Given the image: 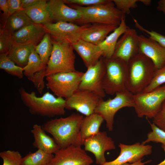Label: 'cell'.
I'll use <instances>...</instances> for the list:
<instances>
[{
  "instance_id": "obj_38",
  "label": "cell",
  "mask_w": 165,
  "mask_h": 165,
  "mask_svg": "<svg viewBox=\"0 0 165 165\" xmlns=\"http://www.w3.org/2000/svg\"><path fill=\"white\" fill-rule=\"evenodd\" d=\"M66 4L88 6L105 3L109 0H63Z\"/></svg>"
},
{
  "instance_id": "obj_47",
  "label": "cell",
  "mask_w": 165,
  "mask_h": 165,
  "mask_svg": "<svg viewBox=\"0 0 165 165\" xmlns=\"http://www.w3.org/2000/svg\"><path fill=\"white\" fill-rule=\"evenodd\" d=\"M47 165H53L52 164H51V163H50Z\"/></svg>"
},
{
  "instance_id": "obj_8",
  "label": "cell",
  "mask_w": 165,
  "mask_h": 165,
  "mask_svg": "<svg viewBox=\"0 0 165 165\" xmlns=\"http://www.w3.org/2000/svg\"><path fill=\"white\" fill-rule=\"evenodd\" d=\"M83 74L76 71L51 75L46 77V85L56 97L66 99L78 89Z\"/></svg>"
},
{
  "instance_id": "obj_28",
  "label": "cell",
  "mask_w": 165,
  "mask_h": 165,
  "mask_svg": "<svg viewBox=\"0 0 165 165\" xmlns=\"http://www.w3.org/2000/svg\"><path fill=\"white\" fill-rule=\"evenodd\" d=\"M53 48L51 38L48 33L45 35L39 43L35 46V50L40 59L41 70L46 69Z\"/></svg>"
},
{
  "instance_id": "obj_32",
  "label": "cell",
  "mask_w": 165,
  "mask_h": 165,
  "mask_svg": "<svg viewBox=\"0 0 165 165\" xmlns=\"http://www.w3.org/2000/svg\"><path fill=\"white\" fill-rule=\"evenodd\" d=\"M12 34L4 25L0 31V53L7 54L13 43Z\"/></svg>"
},
{
  "instance_id": "obj_30",
  "label": "cell",
  "mask_w": 165,
  "mask_h": 165,
  "mask_svg": "<svg viewBox=\"0 0 165 165\" xmlns=\"http://www.w3.org/2000/svg\"><path fill=\"white\" fill-rule=\"evenodd\" d=\"M0 68L19 79H22L24 75L23 68L16 65L8 57L7 54H0Z\"/></svg>"
},
{
  "instance_id": "obj_33",
  "label": "cell",
  "mask_w": 165,
  "mask_h": 165,
  "mask_svg": "<svg viewBox=\"0 0 165 165\" xmlns=\"http://www.w3.org/2000/svg\"><path fill=\"white\" fill-rule=\"evenodd\" d=\"M2 165H21L22 157L18 151L7 150L0 152Z\"/></svg>"
},
{
  "instance_id": "obj_9",
  "label": "cell",
  "mask_w": 165,
  "mask_h": 165,
  "mask_svg": "<svg viewBox=\"0 0 165 165\" xmlns=\"http://www.w3.org/2000/svg\"><path fill=\"white\" fill-rule=\"evenodd\" d=\"M115 97L106 101L103 99L97 107L94 113L100 115L106 122L108 130L113 129L114 118L116 113L124 107H134V94L126 89L117 93Z\"/></svg>"
},
{
  "instance_id": "obj_14",
  "label": "cell",
  "mask_w": 165,
  "mask_h": 165,
  "mask_svg": "<svg viewBox=\"0 0 165 165\" xmlns=\"http://www.w3.org/2000/svg\"><path fill=\"white\" fill-rule=\"evenodd\" d=\"M119 147L120 153L118 157L113 160L106 162L101 165H122L125 163H132L139 160L145 156L151 154L152 147L137 142L131 145L120 143Z\"/></svg>"
},
{
  "instance_id": "obj_26",
  "label": "cell",
  "mask_w": 165,
  "mask_h": 165,
  "mask_svg": "<svg viewBox=\"0 0 165 165\" xmlns=\"http://www.w3.org/2000/svg\"><path fill=\"white\" fill-rule=\"evenodd\" d=\"M35 46L31 44L13 43L7 54L8 57L18 66L24 68Z\"/></svg>"
},
{
  "instance_id": "obj_29",
  "label": "cell",
  "mask_w": 165,
  "mask_h": 165,
  "mask_svg": "<svg viewBox=\"0 0 165 165\" xmlns=\"http://www.w3.org/2000/svg\"><path fill=\"white\" fill-rule=\"evenodd\" d=\"M53 156V154L38 149L22 157L21 165H47L51 163Z\"/></svg>"
},
{
  "instance_id": "obj_39",
  "label": "cell",
  "mask_w": 165,
  "mask_h": 165,
  "mask_svg": "<svg viewBox=\"0 0 165 165\" xmlns=\"http://www.w3.org/2000/svg\"><path fill=\"white\" fill-rule=\"evenodd\" d=\"M153 119V123L159 128L165 131V101L160 111Z\"/></svg>"
},
{
  "instance_id": "obj_4",
  "label": "cell",
  "mask_w": 165,
  "mask_h": 165,
  "mask_svg": "<svg viewBox=\"0 0 165 165\" xmlns=\"http://www.w3.org/2000/svg\"><path fill=\"white\" fill-rule=\"evenodd\" d=\"M71 7L81 12L82 18L77 23L83 25L93 23L119 26L124 14L111 0L105 3L88 6L72 5Z\"/></svg>"
},
{
  "instance_id": "obj_10",
  "label": "cell",
  "mask_w": 165,
  "mask_h": 165,
  "mask_svg": "<svg viewBox=\"0 0 165 165\" xmlns=\"http://www.w3.org/2000/svg\"><path fill=\"white\" fill-rule=\"evenodd\" d=\"M90 25L86 24L79 26L65 22H52L44 25L52 38L66 42L72 45L81 39L83 32Z\"/></svg>"
},
{
  "instance_id": "obj_46",
  "label": "cell",
  "mask_w": 165,
  "mask_h": 165,
  "mask_svg": "<svg viewBox=\"0 0 165 165\" xmlns=\"http://www.w3.org/2000/svg\"><path fill=\"white\" fill-rule=\"evenodd\" d=\"M162 147L164 150V151L165 152V145H162ZM156 165H165V158L164 160L161 162L160 163L157 164Z\"/></svg>"
},
{
  "instance_id": "obj_7",
  "label": "cell",
  "mask_w": 165,
  "mask_h": 165,
  "mask_svg": "<svg viewBox=\"0 0 165 165\" xmlns=\"http://www.w3.org/2000/svg\"><path fill=\"white\" fill-rule=\"evenodd\" d=\"M135 112L139 118H153L165 101V84L147 92L134 94Z\"/></svg>"
},
{
  "instance_id": "obj_41",
  "label": "cell",
  "mask_w": 165,
  "mask_h": 165,
  "mask_svg": "<svg viewBox=\"0 0 165 165\" xmlns=\"http://www.w3.org/2000/svg\"><path fill=\"white\" fill-rule=\"evenodd\" d=\"M0 8L1 10L3 12V16L6 20L9 13L8 0H0Z\"/></svg>"
},
{
  "instance_id": "obj_19",
  "label": "cell",
  "mask_w": 165,
  "mask_h": 165,
  "mask_svg": "<svg viewBox=\"0 0 165 165\" xmlns=\"http://www.w3.org/2000/svg\"><path fill=\"white\" fill-rule=\"evenodd\" d=\"M47 33L44 25L33 23L12 34L13 42L19 44H31L35 46Z\"/></svg>"
},
{
  "instance_id": "obj_5",
  "label": "cell",
  "mask_w": 165,
  "mask_h": 165,
  "mask_svg": "<svg viewBox=\"0 0 165 165\" xmlns=\"http://www.w3.org/2000/svg\"><path fill=\"white\" fill-rule=\"evenodd\" d=\"M53 48L46 68V76L76 71L75 56L72 45L51 38Z\"/></svg>"
},
{
  "instance_id": "obj_31",
  "label": "cell",
  "mask_w": 165,
  "mask_h": 165,
  "mask_svg": "<svg viewBox=\"0 0 165 165\" xmlns=\"http://www.w3.org/2000/svg\"><path fill=\"white\" fill-rule=\"evenodd\" d=\"M24 75L29 80L36 72L41 70L40 59L34 48L29 57L27 65L23 68Z\"/></svg>"
},
{
  "instance_id": "obj_34",
  "label": "cell",
  "mask_w": 165,
  "mask_h": 165,
  "mask_svg": "<svg viewBox=\"0 0 165 165\" xmlns=\"http://www.w3.org/2000/svg\"><path fill=\"white\" fill-rule=\"evenodd\" d=\"M150 124L152 130L147 134V138L142 143L145 145L150 142H153L165 145V131L159 128L153 123H150Z\"/></svg>"
},
{
  "instance_id": "obj_23",
  "label": "cell",
  "mask_w": 165,
  "mask_h": 165,
  "mask_svg": "<svg viewBox=\"0 0 165 165\" xmlns=\"http://www.w3.org/2000/svg\"><path fill=\"white\" fill-rule=\"evenodd\" d=\"M129 28L126 24L124 14L119 25L98 45L102 51L103 57L110 59L112 57L119 38Z\"/></svg>"
},
{
  "instance_id": "obj_15",
  "label": "cell",
  "mask_w": 165,
  "mask_h": 165,
  "mask_svg": "<svg viewBox=\"0 0 165 165\" xmlns=\"http://www.w3.org/2000/svg\"><path fill=\"white\" fill-rule=\"evenodd\" d=\"M84 149L92 153L95 158L97 164L101 165L106 161L105 152L115 149L116 146L112 138L105 131H100L84 142Z\"/></svg>"
},
{
  "instance_id": "obj_44",
  "label": "cell",
  "mask_w": 165,
  "mask_h": 165,
  "mask_svg": "<svg viewBox=\"0 0 165 165\" xmlns=\"http://www.w3.org/2000/svg\"><path fill=\"white\" fill-rule=\"evenodd\" d=\"M141 161L142 160H141L134 163H127L122 165H145L146 164L150 162L151 160H149L144 162H142Z\"/></svg>"
},
{
  "instance_id": "obj_17",
  "label": "cell",
  "mask_w": 165,
  "mask_h": 165,
  "mask_svg": "<svg viewBox=\"0 0 165 165\" xmlns=\"http://www.w3.org/2000/svg\"><path fill=\"white\" fill-rule=\"evenodd\" d=\"M139 52L149 58L156 69L165 65V48L157 42L143 35H138Z\"/></svg>"
},
{
  "instance_id": "obj_16",
  "label": "cell",
  "mask_w": 165,
  "mask_h": 165,
  "mask_svg": "<svg viewBox=\"0 0 165 165\" xmlns=\"http://www.w3.org/2000/svg\"><path fill=\"white\" fill-rule=\"evenodd\" d=\"M139 52L138 35L135 29L129 28L119 39L112 57L120 59L128 63Z\"/></svg>"
},
{
  "instance_id": "obj_11",
  "label": "cell",
  "mask_w": 165,
  "mask_h": 165,
  "mask_svg": "<svg viewBox=\"0 0 165 165\" xmlns=\"http://www.w3.org/2000/svg\"><path fill=\"white\" fill-rule=\"evenodd\" d=\"M105 72L104 58L101 57L95 65L87 68L84 73L79 89L92 92L102 98L105 96L103 82Z\"/></svg>"
},
{
  "instance_id": "obj_25",
  "label": "cell",
  "mask_w": 165,
  "mask_h": 165,
  "mask_svg": "<svg viewBox=\"0 0 165 165\" xmlns=\"http://www.w3.org/2000/svg\"><path fill=\"white\" fill-rule=\"evenodd\" d=\"M47 2L46 0H39L33 6L24 9L26 13L34 23L45 25L52 22L48 9Z\"/></svg>"
},
{
  "instance_id": "obj_43",
  "label": "cell",
  "mask_w": 165,
  "mask_h": 165,
  "mask_svg": "<svg viewBox=\"0 0 165 165\" xmlns=\"http://www.w3.org/2000/svg\"><path fill=\"white\" fill-rule=\"evenodd\" d=\"M157 9L162 12L165 16V0H160L158 1Z\"/></svg>"
},
{
  "instance_id": "obj_35",
  "label": "cell",
  "mask_w": 165,
  "mask_h": 165,
  "mask_svg": "<svg viewBox=\"0 0 165 165\" xmlns=\"http://www.w3.org/2000/svg\"><path fill=\"white\" fill-rule=\"evenodd\" d=\"M165 84V65L156 69L152 80L148 86L143 91L147 92Z\"/></svg>"
},
{
  "instance_id": "obj_20",
  "label": "cell",
  "mask_w": 165,
  "mask_h": 165,
  "mask_svg": "<svg viewBox=\"0 0 165 165\" xmlns=\"http://www.w3.org/2000/svg\"><path fill=\"white\" fill-rule=\"evenodd\" d=\"M87 68L96 64L102 57V51L98 45L79 39L72 45Z\"/></svg>"
},
{
  "instance_id": "obj_18",
  "label": "cell",
  "mask_w": 165,
  "mask_h": 165,
  "mask_svg": "<svg viewBox=\"0 0 165 165\" xmlns=\"http://www.w3.org/2000/svg\"><path fill=\"white\" fill-rule=\"evenodd\" d=\"M47 6L51 19L55 23H77L82 18L80 11L68 6L63 0H49L47 2Z\"/></svg>"
},
{
  "instance_id": "obj_1",
  "label": "cell",
  "mask_w": 165,
  "mask_h": 165,
  "mask_svg": "<svg viewBox=\"0 0 165 165\" xmlns=\"http://www.w3.org/2000/svg\"><path fill=\"white\" fill-rule=\"evenodd\" d=\"M83 118L82 115L74 113L65 118L48 121L42 127L53 136L60 148L71 145L81 146L79 133Z\"/></svg>"
},
{
  "instance_id": "obj_2",
  "label": "cell",
  "mask_w": 165,
  "mask_h": 165,
  "mask_svg": "<svg viewBox=\"0 0 165 165\" xmlns=\"http://www.w3.org/2000/svg\"><path fill=\"white\" fill-rule=\"evenodd\" d=\"M22 102L33 115L48 117L64 115L65 99L55 97L47 91L41 97L36 96L35 92H27L23 87L19 90Z\"/></svg>"
},
{
  "instance_id": "obj_45",
  "label": "cell",
  "mask_w": 165,
  "mask_h": 165,
  "mask_svg": "<svg viewBox=\"0 0 165 165\" xmlns=\"http://www.w3.org/2000/svg\"><path fill=\"white\" fill-rule=\"evenodd\" d=\"M139 2H141L145 6H149L151 4V1L150 0H139Z\"/></svg>"
},
{
  "instance_id": "obj_27",
  "label": "cell",
  "mask_w": 165,
  "mask_h": 165,
  "mask_svg": "<svg viewBox=\"0 0 165 165\" xmlns=\"http://www.w3.org/2000/svg\"><path fill=\"white\" fill-rule=\"evenodd\" d=\"M34 23L26 13L24 9L17 11L9 16L4 25L12 33Z\"/></svg>"
},
{
  "instance_id": "obj_42",
  "label": "cell",
  "mask_w": 165,
  "mask_h": 165,
  "mask_svg": "<svg viewBox=\"0 0 165 165\" xmlns=\"http://www.w3.org/2000/svg\"><path fill=\"white\" fill-rule=\"evenodd\" d=\"M39 0H21V7L22 9H25L33 6Z\"/></svg>"
},
{
  "instance_id": "obj_6",
  "label": "cell",
  "mask_w": 165,
  "mask_h": 165,
  "mask_svg": "<svg viewBox=\"0 0 165 165\" xmlns=\"http://www.w3.org/2000/svg\"><path fill=\"white\" fill-rule=\"evenodd\" d=\"M103 58L105 72L103 86L105 94L113 95L127 89L128 63L118 58Z\"/></svg>"
},
{
  "instance_id": "obj_21",
  "label": "cell",
  "mask_w": 165,
  "mask_h": 165,
  "mask_svg": "<svg viewBox=\"0 0 165 165\" xmlns=\"http://www.w3.org/2000/svg\"><path fill=\"white\" fill-rule=\"evenodd\" d=\"M114 25L94 23L90 25L82 33L81 39L93 44L99 45L111 32L117 27Z\"/></svg>"
},
{
  "instance_id": "obj_24",
  "label": "cell",
  "mask_w": 165,
  "mask_h": 165,
  "mask_svg": "<svg viewBox=\"0 0 165 165\" xmlns=\"http://www.w3.org/2000/svg\"><path fill=\"white\" fill-rule=\"evenodd\" d=\"M104 121L100 115L95 113L84 117L81 123L79 133L82 145L86 140L100 132V128Z\"/></svg>"
},
{
  "instance_id": "obj_36",
  "label": "cell",
  "mask_w": 165,
  "mask_h": 165,
  "mask_svg": "<svg viewBox=\"0 0 165 165\" xmlns=\"http://www.w3.org/2000/svg\"><path fill=\"white\" fill-rule=\"evenodd\" d=\"M133 19L135 26L137 28L148 34V37L157 42L165 48V35L153 30H147L141 25L136 19L133 18Z\"/></svg>"
},
{
  "instance_id": "obj_22",
  "label": "cell",
  "mask_w": 165,
  "mask_h": 165,
  "mask_svg": "<svg viewBox=\"0 0 165 165\" xmlns=\"http://www.w3.org/2000/svg\"><path fill=\"white\" fill-rule=\"evenodd\" d=\"M31 132L34 139L33 146L38 149L53 154L60 148L54 138L47 134L40 125L34 124Z\"/></svg>"
},
{
  "instance_id": "obj_3",
  "label": "cell",
  "mask_w": 165,
  "mask_h": 165,
  "mask_svg": "<svg viewBox=\"0 0 165 165\" xmlns=\"http://www.w3.org/2000/svg\"><path fill=\"white\" fill-rule=\"evenodd\" d=\"M155 70L152 61L139 52L128 62L127 89L133 94L143 92L151 82Z\"/></svg>"
},
{
  "instance_id": "obj_48",
  "label": "cell",
  "mask_w": 165,
  "mask_h": 165,
  "mask_svg": "<svg viewBox=\"0 0 165 165\" xmlns=\"http://www.w3.org/2000/svg\"></svg>"
},
{
  "instance_id": "obj_40",
  "label": "cell",
  "mask_w": 165,
  "mask_h": 165,
  "mask_svg": "<svg viewBox=\"0 0 165 165\" xmlns=\"http://www.w3.org/2000/svg\"><path fill=\"white\" fill-rule=\"evenodd\" d=\"M9 13L8 17L15 13L23 10L21 7V0H8Z\"/></svg>"
},
{
  "instance_id": "obj_12",
  "label": "cell",
  "mask_w": 165,
  "mask_h": 165,
  "mask_svg": "<svg viewBox=\"0 0 165 165\" xmlns=\"http://www.w3.org/2000/svg\"><path fill=\"white\" fill-rule=\"evenodd\" d=\"M103 99L91 91L78 89L70 97L65 99V108L75 110L86 116L94 113Z\"/></svg>"
},
{
  "instance_id": "obj_37",
  "label": "cell",
  "mask_w": 165,
  "mask_h": 165,
  "mask_svg": "<svg viewBox=\"0 0 165 165\" xmlns=\"http://www.w3.org/2000/svg\"><path fill=\"white\" fill-rule=\"evenodd\" d=\"M116 7L123 14H129L130 10L134 9L138 6L137 3L139 0H113Z\"/></svg>"
},
{
  "instance_id": "obj_13",
  "label": "cell",
  "mask_w": 165,
  "mask_h": 165,
  "mask_svg": "<svg viewBox=\"0 0 165 165\" xmlns=\"http://www.w3.org/2000/svg\"><path fill=\"white\" fill-rule=\"evenodd\" d=\"M81 146L71 145L58 150L54 153L51 163L53 165H86L93 162Z\"/></svg>"
}]
</instances>
